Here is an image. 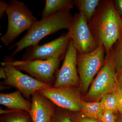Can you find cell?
I'll list each match as a JSON object with an SVG mask.
<instances>
[{
    "label": "cell",
    "instance_id": "1",
    "mask_svg": "<svg viewBox=\"0 0 122 122\" xmlns=\"http://www.w3.org/2000/svg\"><path fill=\"white\" fill-rule=\"evenodd\" d=\"M74 18L69 11L58 12L53 15L37 21L29 30L26 35L9 49L14 47L15 50L12 55L14 56L25 48L37 45L41 39L47 35L62 29L69 30L72 26Z\"/></svg>",
    "mask_w": 122,
    "mask_h": 122
},
{
    "label": "cell",
    "instance_id": "2",
    "mask_svg": "<svg viewBox=\"0 0 122 122\" xmlns=\"http://www.w3.org/2000/svg\"><path fill=\"white\" fill-rule=\"evenodd\" d=\"M6 11L8 19L7 32L0 38L4 45L8 46L25 30L29 29L37 21L28 7L24 3L12 0L8 3Z\"/></svg>",
    "mask_w": 122,
    "mask_h": 122
},
{
    "label": "cell",
    "instance_id": "3",
    "mask_svg": "<svg viewBox=\"0 0 122 122\" xmlns=\"http://www.w3.org/2000/svg\"><path fill=\"white\" fill-rule=\"evenodd\" d=\"M122 32V19L114 5L110 2L101 13L97 27L99 44L103 46L107 53L111 52L113 45L120 39Z\"/></svg>",
    "mask_w": 122,
    "mask_h": 122
},
{
    "label": "cell",
    "instance_id": "4",
    "mask_svg": "<svg viewBox=\"0 0 122 122\" xmlns=\"http://www.w3.org/2000/svg\"><path fill=\"white\" fill-rule=\"evenodd\" d=\"M7 77L1 84L14 86L22 93L27 100L36 92L52 86L27 75L22 73L10 63V60L1 62Z\"/></svg>",
    "mask_w": 122,
    "mask_h": 122
},
{
    "label": "cell",
    "instance_id": "5",
    "mask_svg": "<svg viewBox=\"0 0 122 122\" xmlns=\"http://www.w3.org/2000/svg\"><path fill=\"white\" fill-rule=\"evenodd\" d=\"M61 60V58H56L46 60H10V61L17 69L25 71L36 79L52 86L55 81L54 74Z\"/></svg>",
    "mask_w": 122,
    "mask_h": 122
},
{
    "label": "cell",
    "instance_id": "6",
    "mask_svg": "<svg viewBox=\"0 0 122 122\" xmlns=\"http://www.w3.org/2000/svg\"><path fill=\"white\" fill-rule=\"evenodd\" d=\"M117 76L113 54L111 51L107 55L102 68L91 86L87 93V98L102 97L106 94L115 91Z\"/></svg>",
    "mask_w": 122,
    "mask_h": 122
},
{
    "label": "cell",
    "instance_id": "7",
    "mask_svg": "<svg viewBox=\"0 0 122 122\" xmlns=\"http://www.w3.org/2000/svg\"><path fill=\"white\" fill-rule=\"evenodd\" d=\"M75 86H50L37 92L60 108L72 112L79 111L82 100Z\"/></svg>",
    "mask_w": 122,
    "mask_h": 122
},
{
    "label": "cell",
    "instance_id": "8",
    "mask_svg": "<svg viewBox=\"0 0 122 122\" xmlns=\"http://www.w3.org/2000/svg\"><path fill=\"white\" fill-rule=\"evenodd\" d=\"M104 46L99 44L94 50L81 55L78 59L79 79L82 89L86 91L94 76L98 72L103 62Z\"/></svg>",
    "mask_w": 122,
    "mask_h": 122
},
{
    "label": "cell",
    "instance_id": "9",
    "mask_svg": "<svg viewBox=\"0 0 122 122\" xmlns=\"http://www.w3.org/2000/svg\"><path fill=\"white\" fill-rule=\"evenodd\" d=\"M70 39V35L68 32L66 34L46 44L31 46L24 55L23 60L61 59L68 47Z\"/></svg>",
    "mask_w": 122,
    "mask_h": 122
},
{
    "label": "cell",
    "instance_id": "10",
    "mask_svg": "<svg viewBox=\"0 0 122 122\" xmlns=\"http://www.w3.org/2000/svg\"><path fill=\"white\" fill-rule=\"evenodd\" d=\"M69 32L77 51L81 55L91 52L98 46L87 25V20L81 12L74 18Z\"/></svg>",
    "mask_w": 122,
    "mask_h": 122
},
{
    "label": "cell",
    "instance_id": "11",
    "mask_svg": "<svg viewBox=\"0 0 122 122\" xmlns=\"http://www.w3.org/2000/svg\"><path fill=\"white\" fill-rule=\"evenodd\" d=\"M77 52L71 39L61 67L56 71L53 87L76 86L78 85L80 79L76 69Z\"/></svg>",
    "mask_w": 122,
    "mask_h": 122
},
{
    "label": "cell",
    "instance_id": "12",
    "mask_svg": "<svg viewBox=\"0 0 122 122\" xmlns=\"http://www.w3.org/2000/svg\"><path fill=\"white\" fill-rule=\"evenodd\" d=\"M31 107L29 113L32 122H51L56 107L52 102L37 92L31 97Z\"/></svg>",
    "mask_w": 122,
    "mask_h": 122
},
{
    "label": "cell",
    "instance_id": "13",
    "mask_svg": "<svg viewBox=\"0 0 122 122\" xmlns=\"http://www.w3.org/2000/svg\"><path fill=\"white\" fill-rule=\"evenodd\" d=\"M19 90L10 93H1L0 104L13 110L24 111L29 113L31 102L25 99Z\"/></svg>",
    "mask_w": 122,
    "mask_h": 122
},
{
    "label": "cell",
    "instance_id": "14",
    "mask_svg": "<svg viewBox=\"0 0 122 122\" xmlns=\"http://www.w3.org/2000/svg\"><path fill=\"white\" fill-rule=\"evenodd\" d=\"M73 8L72 1L69 0H46L42 13V18L48 17L58 12L69 11Z\"/></svg>",
    "mask_w": 122,
    "mask_h": 122
},
{
    "label": "cell",
    "instance_id": "15",
    "mask_svg": "<svg viewBox=\"0 0 122 122\" xmlns=\"http://www.w3.org/2000/svg\"><path fill=\"white\" fill-rule=\"evenodd\" d=\"M81 111L86 118L99 121L103 110L100 102H87L82 101Z\"/></svg>",
    "mask_w": 122,
    "mask_h": 122
},
{
    "label": "cell",
    "instance_id": "16",
    "mask_svg": "<svg viewBox=\"0 0 122 122\" xmlns=\"http://www.w3.org/2000/svg\"><path fill=\"white\" fill-rule=\"evenodd\" d=\"M4 114L2 119L4 122H32L28 112L24 111L8 110L0 109V114Z\"/></svg>",
    "mask_w": 122,
    "mask_h": 122
},
{
    "label": "cell",
    "instance_id": "17",
    "mask_svg": "<svg viewBox=\"0 0 122 122\" xmlns=\"http://www.w3.org/2000/svg\"><path fill=\"white\" fill-rule=\"evenodd\" d=\"M80 12L84 14L87 21L90 20L100 2L99 0H81L76 1Z\"/></svg>",
    "mask_w": 122,
    "mask_h": 122
},
{
    "label": "cell",
    "instance_id": "18",
    "mask_svg": "<svg viewBox=\"0 0 122 122\" xmlns=\"http://www.w3.org/2000/svg\"><path fill=\"white\" fill-rule=\"evenodd\" d=\"M115 91L106 94L102 97L100 102L103 110L114 113L118 111Z\"/></svg>",
    "mask_w": 122,
    "mask_h": 122
},
{
    "label": "cell",
    "instance_id": "19",
    "mask_svg": "<svg viewBox=\"0 0 122 122\" xmlns=\"http://www.w3.org/2000/svg\"><path fill=\"white\" fill-rule=\"evenodd\" d=\"M112 54L115 69L117 71V73H122V38Z\"/></svg>",
    "mask_w": 122,
    "mask_h": 122
},
{
    "label": "cell",
    "instance_id": "20",
    "mask_svg": "<svg viewBox=\"0 0 122 122\" xmlns=\"http://www.w3.org/2000/svg\"><path fill=\"white\" fill-rule=\"evenodd\" d=\"M51 122H73L71 118L67 114L62 113L56 108L52 116Z\"/></svg>",
    "mask_w": 122,
    "mask_h": 122
},
{
    "label": "cell",
    "instance_id": "21",
    "mask_svg": "<svg viewBox=\"0 0 122 122\" xmlns=\"http://www.w3.org/2000/svg\"><path fill=\"white\" fill-rule=\"evenodd\" d=\"M116 116L114 113L107 111L103 110L99 121L101 122H115Z\"/></svg>",
    "mask_w": 122,
    "mask_h": 122
},
{
    "label": "cell",
    "instance_id": "22",
    "mask_svg": "<svg viewBox=\"0 0 122 122\" xmlns=\"http://www.w3.org/2000/svg\"><path fill=\"white\" fill-rule=\"evenodd\" d=\"M117 83H116V91L122 94V73L117 74Z\"/></svg>",
    "mask_w": 122,
    "mask_h": 122
},
{
    "label": "cell",
    "instance_id": "23",
    "mask_svg": "<svg viewBox=\"0 0 122 122\" xmlns=\"http://www.w3.org/2000/svg\"><path fill=\"white\" fill-rule=\"evenodd\" d=\"M118 111L122 114V94L116 90Z\"/></svg>",
    "mask_w": 122,
    "mask_h": 122
},
{
    "label": "cell",
    "instance_id": "24",
    "mask_svg": "<svg viewBox=\"0 0 122 122\" xmlns=\"http://www.w3.org/2000/svg\"><path fill=\"white\" fill-rule=\"evenodd\" d=\"M8 7V4L5 1L0 0V18H2L5 13H6Z\"/></svg>",
    "mask_w": 122,
    "mask_h": 122
},
{
    "label": "cell",
    "instance_id": "25",
    "mask_svg": "<svg viewBox=\"0 0 122 122\" xmlns=\"http://www.w3.org/2000/svg\"><path fill=\"white\" fill-rule=\"evenodd\" d=\"M116 6L119 12V14L122 16V0L115 1Z\"/></svg>",
    "mask_w": 122,
    "mask_h": 122
},
{
    "label": "cell",
    "instance_id": "26",
    "mask_svg": "<svg viewBox=\"0 0 122 122\" xmlns=\"http://www.w3.org/2000/svg\"><path fill=\"white\" fill-rule=\"evenodd\" d=\"M0 77L1 78L4 79H5L7 77L6 72L5 70L4 67H1L0 69Z\"/></svg>",
    "mask_w": 122,
    "mask_h": 122
},
{
    "label": "cell",
    "instance_id": "27",
    "mask_svg": "<svg viewBox=\"0 0 122 122\" xmlns=\"http://www.w3.org/2000/svg\"><path fill=\"white\" fill-rule=\"evenodd\" d=\"M78 122H101L98 120L92 119L88 118L81 119Z\"/></svg>",
    "mask_w": 122,
    "mask_h": 122
},
{
    "label": "cell",
    "instance_id": "28",
    "mask_svg": "<svg viewBox=\"0 0 122 122\" xmlns=\"http://www.w3.org/2000/svg\"><path fill=\"white\" fill-rule=\"evenodd\" d=\"M0 122H4V121H2V120H1V121Z\"/></svg>",
    "mask_w": 122,
    "mask_h": 122
},
{
    "label": "cell",
    "instance_id": "29",
    "mask_svg": "<svg viewBox=\"0 0 122 122\" xmlns=\"http://www.w3.org/2000/svg\"></svg>",
    "mask_w": 122,
    "mask_h": 122
},
{
    "label": "cell",
    "instance_id": "30",
    "mask_svg": "<svg viewBox=\"0 0 122 122\" xmlns=\"http://www.w3.org/2000/svg\"></svg>",
    "mask_w": 122,
    "mask_h": 122
}]
</instances>
